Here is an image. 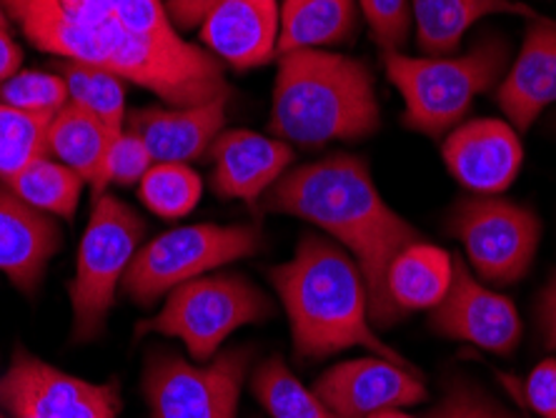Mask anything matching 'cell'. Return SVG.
<instances>
[{"label":"cell","instance_id":"44dd1931","mask_svg":"<svg viewBox=\"0 0 556 418\" xmlns=\"http://www.w3.org/2000/svg\"><path fill=\"white\" fill-rule=\"evenodd\" d=\"M116 136V130L68 101L48 126V155H55L63 166L76 170L98 199L105 193V159Z\"/></svg>","mask_w":556,"mask_h":418},{"label":"cell","instance_id":"484cf974","mask_svg":"<svg viewBox=\"0 0 556 418\" xmlns=\"http://www.w3.org/2000/svg\"><path fill=\"white\" fill-rule=\"evenodd\" d=\"M59 73L68 86L71 103L91 113L111 130H126V80L96 65L65 61Z\"/></svg>","mask_w":556,"mask_h":418},{"label":"cell","instance_id":"e0dca14e","mask_svg":"<svg viewBox=\"0 0 556 418\" xmlns=\"http://www.w3.org/2000/svg\"><path fill=\"white\" fill-rule=\"evenodd\" d=\"M61 243L53 216L28 206L11 188H0V274L15 289L36 291Z\"/></svg>","mask_w":556,"mask_h":418},{"label":"cell","instance_id":"d6a6232c","mask_svg":"<svg viewBox=\"0 0 556 418\" xmlns=\"http://www.w3.org/2000/svg\"><path fill=\"white\" fill-rule=\"evenodd\" d=\"M103 3H109L134 33L161 40L181 38L161 0H103Z\"/></svg>","mask_w":556,"mask_h":418},{"label":"cell","instance_id":"2e32d148","mask_svg":"<svg viewBox=\"0 0 556 418\" xmlns=\"http://www.w3.org/2000/svg\"><path fill=\"white\" fill-rule=\"evenodd\" d=\"M199 30L214 59L236 71H251L278 53L281 11L276 0H224Z\"/></svg>","mask_w":556,"mask_h":418},{"label":"cell","instance_id":"52a82bcc","mask_svg":"<svg viewBox=\"0 0 556 418\" xmlns=\"http://www.w3.org/2000/svg\"><path fill=\"white\" fill-rule=\"evenodd\" d=\"M261 245L264 236L256 226L170 228L138 249L124 276V291L141 306H153L178 286L253 256Z\"/></svg>","mask_w":556,"mask_h":418},{"label":"cell","instance_id":"83f0119b","mask_svg":"<svg viewBox=\"0 0 556 418\" xmlns=\"http://www.w3.org/2000/svg\"><path fill=\"white\" fill-rule=\"evenodd\" d=\"M51 118L0 103V178L18 174L28 163L46 159Z\"/></svg>","mask_w":556,"mask_h":418},{"label":"cell","instance_id":"7402d4cb","mask_svg":"<svg viewBox=\"0 0 556 418\" xmlns=\"http://www.w3.org/2000/svg\"><path fill=\"white\" fill-rule=\"evenodd\" d=\"M454 256L439 245L416 241L399 253L387 276V291L399 314L437 308L448 293Z\"/></svg>","mask_w":556,"mask_h":418},{"label":"cell","instance_id":"ab89813d","mask_svg":"<svg viewBox=\"0 0 556 418\" xmlns=\"http://www.w3.org/2000/svg\"><path fill=\"white\" fill-rule=\"evenodd\" d=\"M0 418H5V416H3V414H0Z\"/></svg>","mask_w":556,"mask_h":418},{"label":"cell","instance_id":"4fadbf2b","mask_svg":"<svg viewBox=\"0 0 556 418\" xmlns=\"http://www.w3.org/2000/svg\"><path fill=\"white\" fill-rule=\"evenodd\" d=\"M314 391L337 418H369L427 401V387L412 364L381 356L354 358L329 368L314 383Z\"/></svg>","mask_w":556,"mask_h":418},{"label":"cell","instance_id":"6da1fadb","mask_svg":"<svg viewBox=\"0 0 556 418\" xmlns=\"http://www.w3.org/2000/svg\"><path fill=\"white\" fill-rule=\"evenodd\" d=\"M38 51L96 65L151 90L174 109L231 93L218 59L184 38L161 40L130 30L103 0H0Z\"/></svg>","mask_w":556,"mask_h":418},{"label":"cell","instance_id":"ba28073f","mask_svg":"<svg viewBox=\"0 0 556 418\" xmlns=\"http://www.w3.org/2000/svg\"><path fill=\"white\" fill-rule=\"evenodd\" d=\"M271 314L266 293L243 276H201L170 291L159 316L141 329L184 341L191 358L201 364L214 358L241 326L266 321Z\"/></svg>","mask_w":556,"mask_h":418},{"label":"cell","instance_id":"9c48e42d","mask_svg":"<svg viewBox=\"0 0 556 418\" xmlns=\"http://www.w3.org/2000/svg\"><path fill=\"white\" fill-rule=\"evenodd\" d=\"M251 358L249 346L228 349L206 366L155 351L143 373L151 418H236Z\"/></svg>","mask_w":556,"mask_h":418},{"label":"cell","instance_id":"e575fe53","mask_svg":"<svg viewBox=\"0 0 556 418\" xmlns=\"http://www.w3.org/2000/svg\"><path fill=\"white\" fill-rule=\"evenodd\" d=\"M224 0H166V13L178 33L201 28L206 15Z\"/></svg>","mask_w":556,"mask_h":418},{"label":"cell","instance_id":"d590c367","mask_svg":"<svg viewBox=\"0 0 556 418\" xmlns=\"http://www.w3.org/2000/svg\"><path fill=\"white\" fill-rule=\"evenodd\" d=\"M536 321L539 329H542L544 346L549 351H556V274L552 276V281L546 283L542 299L536 303Z\"/></svg>","mask_w":556,"mask_h":418},{"label":"cell","instance_id":"836d02e7","mask_svg":"<svg viewBox=\"0 0 556 418\" xmlns=\"http://www.w3.org/2000/svg\"><path fill=\"white\" fill-rule=\"evenodd\" d=\"M504 383L531 411L542 418H556V358H546L534 366L521 387L514 379H504Z\"/></svg>","mask_w":556,"mask_h":418},{"label":"cell","instance_id":"ac0fdd59","mask_svg":"<svg viewBox=\"0 0 556 418\" xmlns=\"http://www.w3.org/2000/svg\"><path fill=\"white\" fill-rule=\"evenodd\" d=\"M496 103L519 134L556 103V23L544 18L529 23L517 61L498 84Z\"/></svg>","mask_w":556,"mask_h":418},{"label":"cell","instance_id":"7a4b0ae2","mask_svg":"<svg viewBox=\"0 0 556 418\" xmlns=\"http://www.w3.org/2000/svg\"><path fill=\"white\" fill-rule=\"evenodd\" d=\"M261 208L308 220L349 249L364 274L371 321H399L402 314L389 299L387 276L399 253L421 236L383 201L369 163L339 153L286 170L261 199Z\"/></svg>","mask_w":556,"mask_h":418},{"label":"cell","instance_id":"8fae6325","mask_svg":"<svg viewBox=\"0 0 556 418\" xmlns=\"http://www.w3.org/2000/svg\"><path fill=\"white\" fill-rule=\"evenodd\" d=\"M0 406L13 418H118L113 383H91L55 368L18 346L0 376Z\"/></svg>","mask_w":556,"mask_h":418},{"label":"cell","instance_id":"603a6c76","mask_svg":"<svg viewBox=\"0 0 556 418\" xmlns=\"http://www.w3.org/2000/svg\"><path fill=\"white\" fill-rule=\"evenodd\" d=\"M356 26L354 0H283L278 55L339 46Z\"/></svg>","mask_w":556,"mask_h":418},{"label":"cell","instance_id":"4dcf8cb0","mask_svg":"<svg viewBox=\"0 0 556 418\" xmlns=\"http://www.w3.org/2000/svg\"><path fill=\"white\" fill-rule=\"evenodd\" d=\"M362 13L383 51H402L412 30V3L408 0H358Z\"/></svg>","mask_w":556,"mask_h":418},{"label":"cell","instance_id":"d4e9b609","mask_svg":"<svg viewBox=\"0 0 556 418\" xmlns=\"http://www.w3.org/2000/svg\"><path fill=\"white\" fill-rule=\"evenodd\" d=\"M251 391L274 418H337L316 391L306 389L278 356L253 371Z\"/></svg>","mask_w":556,"mask_h":418},{"label":"cell","instance_id":"d6986e66","mask_svg":"<svg viewBox=\"0 0 556 418\" xmlns=\"http://www.w3.org/2000/svg\"><path fill=\"white\" fill-rule=\"evenodd\" d=\"M228 96L186 109H143L130 113L126 128L141 138L155 163L195 161L224 134Z\"/></svg>","mask_w":556,"mask_h":418},{"label":"cell","instance_id":"8992f818","mask_svg":"<svg viewBox=\"0 0 556 418\" xmlns=\"http://www.w3.org/2000/svg\"><path fill=\"white\" fill-rule=\"evenodd\" d=\"M146 220L116 195L93 199V211L80 239L76 274L68 283L73 339L91 341L103 331L118 283L143 245Z\"/></svg>","mask_w":556,"mask_h":418},{"label":"cell","instance_id":"3957f363","mask_svg":"<svg viewBox=\"0 0 556 418\" xmlns=\"http://www.w3.org/2000/svg\"><path fill=\"white\" fill-rule=\"evenodd\" d=\"M271 283L289 316L293 349L301 358H326L358 346L408 366L374 331L362 268L337 243L306 233L289 264L271 270Z\"/></svg>","mask_w":556,"mask_h":418},{"label":"cell","instance_id":"cb8c5ba5","mask_svg":"<svg viewBox=\"0 0 556 418\" xmlns=\"http://www.w3.org/2000/svg\"><path fill=\"white\" fill-rule=\"evenodd\" d=\"M3 183L28 206L53 218L71 220L78 208L86 180L73 168L63 166L61 161H51L46 155V159L28 163L18 174L3 178Z\"/></svg>","mask_w":556,"mask_h":418},{"label":"cell","instance_id":"9a60e30c","mask_svg":"<svg viewBox=\"0 0 556 418\" xmlns=\"http://www.w3.org/2000/svg\"><path fill=\"white\" fill-rule=\"evenodd\" d=\"M211 186L220 199L247 201L251 206L264 199L268 188L293 163V149L281 138L253 134L249 128L224 130L214 145Z\"/></svg>","mask_w":556,"mask_h":418},{"label":"cell","instance_id":"8d00e7d4","mask_svg":"<svg viewBox=\"0 0 556 418\" xmlns=\"http://www.w3.org/2000/svg\"><path fill=\"white\" fill-rule=\"evenodd\" d=\"M21 63H23L21 46L11 38V33L0 28V86H3L5 80H11L15 73H21Z\"/></svg>","mask_w":556,"mask_h":418},{"label":"cell","instance_id":"277c9868","mask_svg":"<svg viewBox=\"0 0 556 418\" xmlns=\"http://www.w3.org/2000/svg\"><path fill=\"white\" fill-rule=\"evenodd\" d=\"M379 126V98L364 61L321 48L278 55L268 121L276 138L318 149L331 141H358Z\"/></svg>","mask_w":556,"mask_h":418},{"label":"cell","instance_id":"f546056e","mask_svg":"<svg viewBox=\"0 0 556 418\" xmlns=\"http://www.w3.org/2000/svg\"><path fill=\"white\" fill-rule=\"evenodd\" d=\"M429 418H517L486 389L469 379H454Z\"/></svg>","mask_w":556,"mask_h":418},{"label":"cell","instance_id":"74e56055","mask_svg":"<svg viewBox=\"0 0 556 418\" xmlns=\"http://www.w3.org/2000/svg\"><path fill=\"white\" fill-rule=\"evenodd\" d=\"M369 418H414V416H408V414H402V411H399V408H391V411H381V414H374V416H369Z\"/></svg>","mask_w":556,"mask_h":418},{"label":"cell","instance_id":"7c38bea8","mask_svg":"<svg viewBox=\"0 0 556 418\" xmlns=\"http://www.w3.org/2000/svg\"><path fill=\"white\" fill-rule=\"evenodd\" d=\"M431 329L446 339L509 356L521 339V318L509 299L481 286L466 261L454 256L452 286L444 301L431 308Z\"/></svg>","mask_w":556,"mask_h":418},{"label":"cell","instance_id":"4316f807","mask_svg":"<svg viewBox=\"0 0 556 418\" xmlns=\"http://www.w3.org/2000/svg\"><path fill=\"white\" fill-rule=\"evenodd\" d=\"M143 206L159 218H184L201 203L203 183L186 163H153L138 183Z\"/></svg>","mask_w":556,"mask_h":418},{"label":"cell","instance_id":"5bb4252c","mask_svg":"<svg viewBox=\"0 0 556 418\" xmlns=\"http://www.w3.org/2000/svg\"><path fill=\"white\" fill-rule=\"evenodd\" d=\"M441 155L456 183L477 195L506 191L525 163L519 134L498 118H477L454 128Z\"/></svg>","mask_w":556,"mask_h":418},{"label":"cell","instance_id":"ffe728a7","mask_svg":"<svg viewBox=\"0 0 556 418\" xmlns=\"http://www.w3.org/2000/svg\"><path fill=\"white\" fill-rule=\"evenodd\" d=\"M416 21V43L427 55H452L473 23L486 15H521L539 21L542 15L511 0H408Z\"/></svg>","mask_w":556,"mask_h":418},{"label":"cell","instance_id":"30bf717a","mask_svg":"<svg viewBox=\"0 0 556 418\" xmlns=\"http://www.w3.org/2000/svg\"><path fill=\"white\" fill-rule=\"evenodd\" d=\"M448 231L462 241L484 281L509 286L525 278L534 264L542 220L534 211L498 195H473L456 203Z\"/></svg>","mask_w":556,"mask_h":418},{"label":"cell","instance_id":"f35d334b","mask_svg":"<svg viewBox=\"0 0 556 418\" xmlns=\"http://www.w3.org/2000/svg\"><path fill=\"white\" fill-rule=\"evenodd\" d=\"M0 28H11V18H8V13H5V8H3V3H0Z\"/></svg>","mask_w":556,"mask_h":418},{"label":"cell","instance_id":"f1b7e54d","mask_svg":"<svg viewBox=\"0 0 556 418\" xmlns=\"http://www.w3.org/2000/svg\"><path fill=\"white\" fill-rule=\"evenodd\" d=\"M68 101V86L61 73L21 71L0 86V103L36 116H55Z\"/></svg>","mask_w":556,"mask_h":418},{"label":"cell","instance_id":"5b68a950","mask_svg":"<svg viewBox=\"0 0 556 418\" xmlns=\"http://www.w3.org/2000/svg\"><path fill=\"white\" fill-rule=\"evenodd\" d=\"M383 68L404 98V126L414 134L446 136L471 103L502 84L509 68V43L486 36L464 55H406L383 51Z\"/></svg>","mask_w":556,"mask_h":418},{"label":"cell","instance_id":"1f68e13d","mask_svg":"<svg viewBox=\"0 0 556 418\" xmlns=\"http://www.w3.org/2000/svg\"><path fill=\"white\" fill-rule=\"evenodd\" d=\"M153 155L146 149V143L138 138L134 130H124L113 138L111 149H109V159H105V188L111 183L118 186H136L141 183V178L149 174V168L153 166Z\"/></svg>","mask_w":556,"mask_h":418}]
</instances>
